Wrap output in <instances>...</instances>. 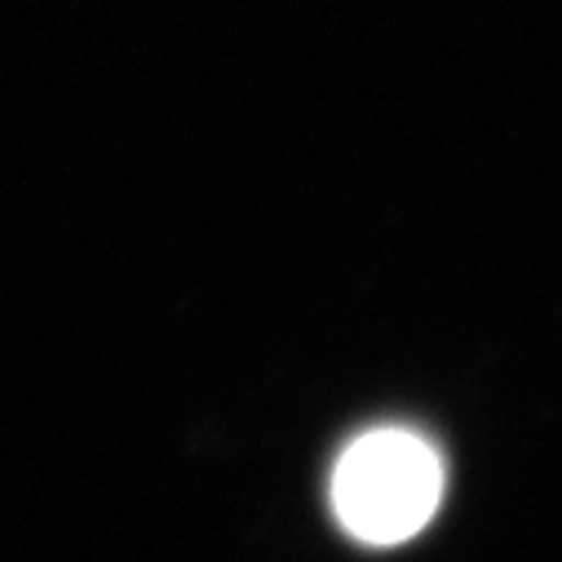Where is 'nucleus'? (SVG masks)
Returning a JSON list of instances; mask_svg holds the SVG:
<instances>
[{
	"mask_svg": "<svg viewBox=\"0 0 562 562\" xmlns=\"http://www.w3.org/2000/svg\"><path fill=\"white\" fill-rule=\"evenodd\" d=\"M443 496V465L426 439L407 430L363 435L337 465L333 505L350 536L398 544L430 522Z\"/></svg>",
	"mask_w": 562,
	"mask_h": 562,
	"instance_id": "nucleus-1",
	"label": "nucleus"
}]
</instances>
